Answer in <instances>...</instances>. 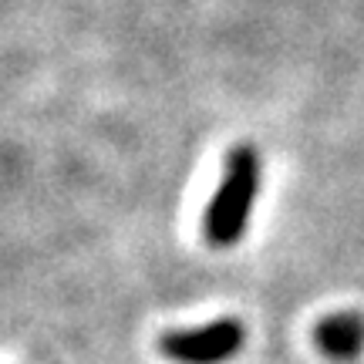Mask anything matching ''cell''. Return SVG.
<instances>
[{"instance_id": "obj_3", "label": "cell", "mask_w": 364, "mask_h": 364, "mask_svg": "<svg viewBox=\"0 0 364 364\" xmlns=\"http://www.w3.org/2000/svg\"><path fill=\"white\" fill-rule=\"evenodd\" d=\"M314 344L334 361H354L364 351V317L354 311L327 314L314 327Z\"/></svg>"}, {"instance_id": "obj_1", "label": "cell", "mask_w": 364, "mask_h": 364, "mask_svg": "<svg viewBox=\"0 0 364 364\" xmlns=\"http://www.w3.org/2000/svg\"><path fill=\"white\" fill-rule=\"evenodd\" d=\"M260 152L253 145H236L226 156L223 179L203 216V233L209 247L230 250L247 236L250 216L260 196Z\"/></svg>"}, {"instance_id": "obj_2", "label": "cell", "mask_w": 364, "mask_h": 364, "mask_svg": "<svg viewBox=\"0 0 364 364\" xmlns=\"http://www.w3.org/2000/svg\"><path fill=\"white\" fill-rule=\"evenodd\" d=\"M247 344V327L236 317H220L203 327H179L159 338V351L176 364H226Z\"/></svg>"}]
</instances>
